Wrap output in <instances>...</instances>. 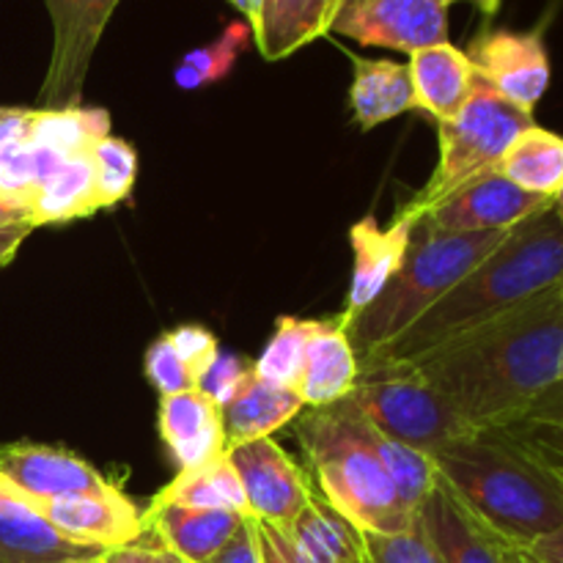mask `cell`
Listing matches in <instances>:
<instances>
[{"label": "cell", "mask_w": 563, "mask_h": 563, "mask_svg": "<svg viewBox=\"0 0 563 563\" xmlns=\"http://www.w3.org/2000/svg\"><path fill=\"white\" fill-rule=\"evenodd\" d=\"M498 174L520 190L555 201L563 187V137L531 124L500 157Z\"/></svg>", "instance_id": "cell-29"}, {"label": "cell", "mask_w": 563, "mask_h": 563, "mask_svg": "<svg viewBox=\"0 0 563 563\" xmlns=\"http://www.w3.org/2000/svg\"><path fill=\"white\" fill-rule=\"evenodd\" d=\"M553 198L533 196L511 185L498 170L467 181L449 198L434 203L423 223L440 234H473V231H511L522 220L553 207Z\"/></svg>", "instance_id": "cell-13"}, {"label": "cell", "mask_w": 563, "mask_h": 563, "mask_svg": "<svg viewBox=\"0 0 563 563\" xmlns=\"http://www.w3.org/2000/svg\"><path fill=\"white\" fill-rule=\"evenodd\" d=\"M526 555H528V553H526ZM528 559H531V555H528ZM531 561H533V559H531ZM533 563H537V561H533Z\"/></svg>", "instance_id": "cell-52"}, {"label": "cell", "mask_w": 563, "mask_h": 563, "mask_svg": "<svg viewBox=\"0 0 563 563\" xmlns=\"http://www.w3.org/2000/svg\"><path fill=\"white\" fill-rule=\"evenodd\" d=\"M553 473V471H550ZM563 482V478H561ZM522 553L531 555L537 563H563V528H559L555 533H550V537L539 539L533 548L522 550Z\"/></svg>", "instance_id": "cell-42"}, {"label": "cell", "mask_w": 563, "mask_h": 563, "mask_svg": "<svg viewBox=\"0 0 563 563\" xmlns=\"http://www.w3.org/2000/svg\"><path fill=\"white\" fill-rule=\"evenodd\" d=\"M416 220L407 214H396L388 229H379L377 218L366 214L350 229L352 253H355V267H352V284L346 291V306L339 313V322L346 324L355 319L372 300H377L396 269L405 262L412 242Z\"/></svg>", "instance_id": "cell-16"}, {"label": "cell", "mask_w": 563, "mask_h": 563, "mask_svg": "<svg viewBox=\"0 0 563 563\" xmlns=\"http://www.w3.org/2000/svg\"><path fill=\"white\" fill-rule=\"evenodd\" d=\"M555 209H559V214L563 218V187H561L559 196H555Z\"/></svg>", "instance_id": "cell-49"}, {"label": "cell", "mask_w": 563, "mask_h": 563, "mask_svg": "<svg viewBox=\"0 0 563 563\" xmlns=\"http://www.w3.org/2000/svg\"><path fill=\"white\" fill-rule=\"evenodd\" d=\"M286 563H366L363 533L346 522L328 500L313 493L289 528L278 531L258 522Z\"/></svg>", "instance_id": "cell-15"}, {"label": "cell", "mask_w": 563, "mask_h": 563, "mask_svg": "<svg viewBox=\"0 0 563 563\" xmlns=\"http://www.w3.org/2000/svg\"><path fill=\"white\" fill-rule=\"evenodd\" d=\"M251 372H253V366H247L242 357L223 355V352H220L218 361L212 363V368L203 374V379L198 388H201L207 396H212L220 407H225V401H229L231 396L242 388V383L251 377Z\"/></svg>", "instance_id": "cell-39"}, {"label": "cell", "mask_w": 563, "mask_h": 563, "mask_svg": "<svg viewBox=\"0 0 563 563\" xmlns=\"http://www.w3.org/2000/svg\"><path fill=\"white\" fill-rule=\"evenodd\" d=\"M22 223H31V218H27L25 209L16 207V203H11V201H5V198H0V231L11 229V225H22Z\"/></svg>", "instance_id": "cell-44"}, {"label": "cell", "mask_w": 563, "mask_h": 563, "mask_svg": "<svg viewBox=\"0 0 563 563\" xmlns=\"http://www.w3.org/2000/svg\"><path fill=\"white\" fill-rule=\"evenodd\" d=\"M157 563H185V561L176 559L174 553H168V550L159 548V544H157Z\"/></svg>", "instance_id": "cell-48"}, {"label": "cell", "mask_w": 563, "mask_h": 563, "mask_svg": "<svg viewBox=\"0 0 563 563\" xmlns=\"http://www.w3.org/2000/svg\"><path fill=\"white\" fill-rule=\"evenodd\" d=\"M20 500L27 509L36 511L42 520H47L60 537L82 544V548L113 550L126 548V544H141L148 537L143 509L121 489V484L97 489V493H77L53 500Z\"/></svg>", "instance_id": "cell-9"}, {"label": "cell", "mask_w": 563, "mask_h": 563, "mask_svg": "<svg viewBox=\"0 0 563 563\" xmlns=\"http://www.w3.org/2000/svg\"><path fill=\"white\" fill-rule=\"evenodd\" d=\"M443 3L451 5V3H462V0H443ZM467 3L476 5V9L482 11V14L495 16V14H498V9H500V3H504V0H467Z\"/></svg>", "instance_id": "cell-46"}, {"label": "cell", "mask_w": 563, "mask_h": 563, "mask_svg": "<svg viewBox=\"0 0 563 563\" xmlns=\"http://www.w3.org/2000/svg\"><path fill=\"white\" fill-rule=\"evenodd\" d=\"M416 522L440 563H504L506 544L484 531L440 482L418 506Z\"/></svg>", "instance_id": "cell-19"}, {"label": "cell", "mask_w": 563, "mask_h": 563, "mask_svg": "<svg viewBox=\"0 0 563 563\" xmlns=\"http://www.w3.org/2000/svg\"><path fill=\"white\" fill-rule=\"evenodd\" d=\"M559 478H561V476H559Z\"/></svg>", "instance_id": "cell-53"}, {"label": "cell", "mask_w": 563, "mask_h": 563, "mask_svg": "<svg viewBox=\"0 0 563 563\" xmlns=\"http://www.w3.org/2000/svg\"><path fill=\"white\" fill-rule=\"evenodd\" d=\"M203 563H264L262 559V537H258V522L245 520L240 531L231 537V542Z\"/></svg>", "instance_id": "cell-40"}, {"label": "cell", "mask_w": 563, "mask_h": 563, "mask_svg": "<svg viewBox=\"0 0 563 563\" xmlns=\"http://www.w3.org/2000/svg\"><path fill=\"white\" fill-rule=\"evenodd\" d=\"M412 363L473 432H500L563 388V284Z\"/></svg>", "instance_id": "cell-1"}, {"label": "cell", "mask_w": 563, "mask_h": 563, "mask_svg": "<svg viewBox=\"0 0 563 563\" xmlns=\"http://www.w3.org/2000/svg\"><path fill=\"white\" fill-rule=\"evenodd\" d=\"M341 0H262L253 42L264 60H284L333 31Z\"/></svg>", "instance_id": "cell-23"}, {"label": "cell", "mask_w": 563, "mask_h": 563, "mask_svg": "<svg viewBox=\"0 0 563 563\" xmlns=\"http://www.w3.org/2000/svg\"><path fill=\"white\" fill-rule=\"evenodd\" d=\"M509 231H473V234H440L418 220L410 251L385 284L377 300L368 302L355 319L344 324L357 357L388 346L412 328L434 302L443 300L471 269H476Z\"/></svg>", "instance_id": "cell-4"}, {"label": "cell", "mask_w": 563, "mask_h": 563, "mask_svg": "<svg viewBox=\"0 0 563 563\" xmlns=\"http://www.w3.org/2000/svg\"><path fill=\"white\" fill-rule=\"evenodd\" d=\"M110 135V115L102 108H66L42 110L33 108L31 137L42 146L53 148L60 157H75L88 152L93 143Z\"/></svg>", "instance_id": "cell-31"}, {"label": "cell", "mask_w": 563, "mask_h": 563, "mask_svg": "<svg viewBox=\"0 0 563 563\" xmlns=\"http://www.w3.org/2000/svg\"><path fill=\"white\" fill-rule=\"evenodd\" d=\"M478 80L533 113L550 86V58L539 31H484L465 49Z\"/></svg>", "instance_id": "cell-12"}, {"label": "cell", "mask_w": 563, "mask_h": 563, "mask_svg": "<svg viewBox=\"0 0 563 563\" xmlns=\"http://www.w3.org/2000/svg\"><path fill=\"white\" fill-rule=\"evenodd\" d=\"M159 438L179 471H192L229 451L223 407L201 388L159 396Z\"/></svg>", "instance_id": "cell-17"}, {"label": "cell", "mask_w": 563, "mask_h": 563, "mask_svg": "<svg viewBox=\"0 0 563 563\" xmlns=\"http://www.w3.org/2000/svg\"><path fill=\"white\" fill-rule=\"evenodd\" d=\"M357 379V355L339 317L317 319L306 350L297 396L308 410L344 401Z\"/></svg>", "instance_id": "cell-21"}, {"label": "cell", "mask_w": 563, "mask_h": 563, "mask_svg": "<svg viewBox=\"0 0 563 563\" xmlns=\"http://www.w3.org/2000/svg\"><path fill=\"white\" fill-rule=\"evenodd\" d=\"M0 484L25 500H53L77 493L113 487L80 454L60 445L9 443L0 445Z\"/></svg>", "instance_id": "cell-14"}, {"label": "cell", "mask_w": 563, "mask_h": 563, "mask_svg": "<svg viewBox=\"0 0 563 563\" xmlns=\"http://www.w3.org/2000/svg\"><path fill=\"white\" fill-rule=\"evenodd\" d=\"M0 498H3V487H0Z\"/></svg>", "instance_id": "cell-51"}, {"label": "cell", "mask_w": 563, "mask_h": 563, "mask_svg": "<svg viewBox=\"0 0 563 563\" xmlns=\"http://www.w3.org/2000/svg\"><path fill=\"white\" fill-rule=\"evenodd\" d=\"M302 410H306V405L297 396V390L267 383L256 372H251V377L242 383V388L223 407L229 449L240 443H251V440L273 438L280 427L295 421Z\"/></svg>", "instance_id": "cell-25"}, {"label": "cell", "mask_w": 563, "mask_h": 563, "mask_svg": "<svg viewBox=\"0 0 563 563\" xmlns=\"http://www.w3.org/2000/svg\"><path fill=\"white\" fill-rule=\"evenodd\" d=\"M66 563H102V555H93V559H80V561H66Z\"/></svg>", "instance_id": "cell-50"}, {"label": "cell", "mask_w": 563, "mask_h": 563, "mask_svg": "<svg viewBox=\"0 0 563 563\" xmlns=\"http://www.w3.org/2000/svg\"><path fill=\"white\" fill-rule=\"evenodd\" d=\"M410 80L416 108L427 110L438 124L456 119L476 86V71L465 49L451 42L432 44L410 55Z\"/></svg>", "instance_id": "cell-22"}, {"label": "cell", "mask_w": 563, "mask_h": 563, "mask_svg": "<svg viewBox=\"0 0 563 563\" xmlns=\"http://www.w3.org/2000/svg\"><path fill=\"white\" fill-rule=\"evenodd\" d=\"M531 124L533 113L511 104L493 86L476 77L471 99L456 113V119L438 124V165L427 185L401 207V214L418 223L434 203L449 198L462 185L498 170L500 157Z\"/></svg>", "instance_id": "cell-7"}, {"label": "cell", "mask_w": 563, "mask_h": 563, "mask_svg": "<svg viewBox=\"0 0 563 563\" xmlns=\"http://www.w3.org/2000/svg\"><path fill=\"white\" fill-rule=\"evenodd\" d=\"M350 58L355 64L350 104L361 130H374L383 121L416 108L407 64H396L388 58H357V55H350Z\"/></svg>", "instance_id": "cell-26"}, {"label": "cell", "mask_w": 563, "mask_h": 563, "mask_svg": "<svg viewBox=\"0 0 563 563\" xmlns=\"http://www.w3.org/2000/svg\"><path fill=\"white\" fill-rule=\"evenodd\" d=\"M102 563H157V544H126V548L104 550Z\"/></svg>", "instance_id": "cell-41"}, {"label": "cell", "mask_w": 563, "mask_h": 563, "mask_svg": "<svg viewBox=\"0 0 563 563\" xmlns=\"http://www.w3.org/2000/svg\"><path fill=\"white\" fill-rule=\"evenodd\" d=\"M3 487V484H0ZM104 550L82 548L60 537L47 520L27 509L3 487L0 498V563H66L102 555Z\"/></svg>", "instance_id": "cell-24"}, {"label": "cell", "mask_w": 563, "mask_h": 563, "mask_svg": "<svg viewBox=\"0 0 563 563\" xmlns=\"http://www.w3.org/2000/svg\"><path fill=\"white\" fill-rule=\"evenodd\" d=\"M33 231L31 223H22V225H11V229L0 231V267L14 262L16 251L22 247V242L27 240V234Z\"/></svg>", "instance_id": "cell-43"}, {"label": "cell", "mask_w": 563, "mask_h": 563, "mask_svg": "<svg viewBox=\"0 0 563 563\" xmlns=\"http://www.w3.org/2000/svg\"><path fill=\"white\" fill-rule=\"evenodd\" d=\"M152 500L154 504L234 511L240 517H251L245 489H242L240 473L231 465L229 451L218 456V460L207 462V465L192 467V471H179V476L170 484H165Z\"/></svg>", "instance_id": "cell-30"}, {"label": "cell", "mask_w": 563, "mask_h": 563, "mask_svg": "<svg viewBox=\"0 0 563 563\" xmlns=\"http://www.w3.org/2000/svg\"><path fill=\"white\" fill-rule=\"evenodd\" d=\"M363 544H366V563H440L418 526L399 537L363 533Z\"/></svg>", "instance_id": "cell-37"}, {"label": "cell", "mask_w": 563, "mask_h": 563, "mask_svg": "<svg viewBox=\"0 0 563 563\" xmlns=\"http://www.w3.org/2000/svg\"><path fill=\"white\" fill-rule=\"evenodd\" d=\"M504 563H533V561L528 559V555L522 553V550H511V548H506V553H504Z\"/></svg>", "instance_id": "cell-47"}, {"label": "cell", "mask_w": 563, "mask_h": 563, "mask_svg": "<svg viewBox=\"0 0 563 563\" xmlns=\"http://www.w3.org/2000/svg\"><path fill=\"white\" fill-rule=\"evenodd\" d=\"M168 339L174 344V350L181 355V361L192 368V374L198 377V385H201L203 374L212 368V363L220 355L218 339L207 328H201V324H181V328L170 330Z\"/></svg>", "instance_id": "cell-38"}, {"label": "cell", "mask_w": 563, "mask_h": 563, "mask_svg": "<svg viewBox=\"0 0 563 563\" xmlns=\"http://www.w3.org/2000/svg\"><path fill=\"white\" fill-rule=\"evenodd\" d=\"M93 187H97L99 209H110L130 198L137 179V154L121 137H102L91 146Z\"/></svg>", "instance_id": "cell-35"}, {"label": "cell", "mask_w": 563, "mask_h": 563, "mask_svg": "<svg viewBox=\"0 0 563 563\" xmlns=\"http://www.w3.org/2000/svg\"><path fill=\"white\" fill-rule=\"evenodd\" d=\"M229 460L240 473L251 517L269 528H289L317 493L311 473L302 471L273 438L234 445Z\"/></svg>", "instance_id": "cell-10"}, {"label": "cell", "mask_w": 563, "mask_h": 563, "mask_svg": "<svg viewBox=\"0 0 563 563\" xmlns=\"http://www.w3.org/2000/svg\"><path fill=\"white\" fill-rule=\"evenodd\" d=\"M53 20V55L38 91V108H77L93 49L119 0H44Z\"/></svg>", "instance_id": "cell-8"}, {"label": "cell", "mask_w": 563, "mask_h": 563, "mask_svg": "<svg viewBox=\"0 0 563 563\" xmlns=\"http://www.w3.org/2000/svg\"><path fill=\"white\" fill-rule=\"evenodd\" d=\"M335 405L344 412V421L346 427H350V432L355 434L363 445H368V449L374 451V456L383 462L390 482H394L396 493H399L401 504H405L412 515H418V506L423 504V498H427V495L432 493L434 484H438V473H434L432 460H429L427 454H421V451L410 449V445L377 432V429H374L372 423L363 421L346 401H335Z\"/></svg>", "instance_id": "cell-27"}, {"label": "cell", "mask_w": 563, "mask_h": 563, "mask_svg": "<svg viewBox=\"0 0 563 563\" xmlns=\"http://www.w3.org/2000/svg\"><path fill=\"white\" fill-rule=\"evenodd\" d=\"M33 108H0V198L31 218V201L66 157L31 137Z\"/></svg>", "instance_id": "cell-20"}, {"label": "cell", "mask_w": 563, "mask_h": 563, "mask_svg": "<svg viewBox=\"0 0 563 563\" xmlns=\"http://www.w3.org/2000/svg\"><path fill=\"white\" fill-rule=\"evenodd\" d=\"M143 372H146V379L157 388L159 396L185 394V390L198 388V377L181 361L179 352L174 350L168 333H163L148 344L146 357H143Z\"/></svg>", "instance_id": "cell-36"}, {"label": "cell", "mask_w": 563, "mask_h": 563, "mask_svg": "<svg viewBox=\"0 0 563 563\" xmlns=\"http://www.w3.org/2000/svg\"><path fill=\"white\" fill-rule=\"evenodd\" d=\"M333 31L366 47L412 55L449 42V5L443 0H341Z\"/></svg>", "instance_id": "cell-11"}, {"label": "cell", "mask_w": 563, "mask_h": 563, "mask_svg": "<svg viewBox=\"0 0 563 563\" xmlns=\"http://www.w3.org/2000/svg\"><path fill=\"white\" fill-rule=\"evenodd\" d=\"M99 212L97 187H93L91 148L75 157H66L60 168L44 181L42 190L31 201V223L38 225L71 223Z\"/></svg>", "instance_id": "cell-28"}, {"label": "cell", "mask_w": 563, "mask_h": 563, "mask_svg": "<svg viewBox=\"0 0 563 563\" xmlns=\"http://www.w3.org/2000/svg\"><path fill=\"white\" fill-rule=\"evenodd\" d=\"M462 509L511 550L563 528V482L504 432H478L429 456Z\"/></svg>", "instance_id": "cell-3"}, {"label": "cell", "mask_w": 563, "mask_h": 563, "mask_svg": "<svg viewBox=\"0 0 563 563\" xmlns=\"http://www.w3.org/2000/svg\"><path fill=\"white\" fill-rule=\"evenodd\" d=\"M231 3H234L236 9L245 14L247 25H251V31H253V27L258 25V11H262V0H231Z\"/></svg>", "instance_id": "cell-45"}, {"label": "cell", "mask_w": 563, "mask_h": 563, "mask_svg": "<svg viewBox=\"0 0 563 563\" xmlns=\"http://www.w3.org/2000/svg\"><path fill=\"white\" fill-rule=\"evenodd\" d=\"M346 405L377 432L432 456L473 432L454 407L418 374L412 363L388 357H357L355 388Z\"/></svg>", "instance_id": "cell-6"}, {"label": "cell", "mask_w": 563, "mask_h": 563, "mask_svg": "<svg viewBox=\"0 0 563 563\" xmlns=\"http://www.w3.org/2000/svg\"><path fill=\"white\" fill-rule=\"evenodd\" d=\"M146 533L154 544L174 553L185 563H203L218 555L231 542L242 522L251 517H240L234 511L218 509H190L176 504H148L143 509Z\"/></svg>", "instance_id": "cell-18"}, {"label": "cell", "mask_w": 563, "mask_h": 563, "mask_svg": "<svg viewBox=\"0 0 563 563\" xmlns=\"http://www.w3.org/2000/svg\"><path fill=\"white\" fill-rule=\"evenodd\" d=\"M563 284V218L548 207L509 231L476 269L374 357L416 361L438 346L528 306ZM368 357V355H366Z\"/></svg>", "instance_id": "cell-2"}, {"label": "cell", "mask_w": 563, "mask_h": 563, "mask_svg": "<svg viewBox=\"0 0 563 563\" xmlns=\"http://www.w3.org/2000/svg\"><path fill=\"white\" fill-rule=\"evenodd\" d=\"M539 465L563 478V388L539 401L522 421L500 429Z\"/></svg>", "instance_id": "cell-33"}, {"label": "cell", "mask_w": 563, "mask_h": 563, "mask_svg": "<svg viewBox=\"0 0 563 563\" xmlns=\"http://www.w3.org/2000/svg\"><path fill=\"white\" fill-rule=\"evenodd\" d=\"M251 36L253 31L247 22H229L225 31L220 33L214 42L190 49V53L179 60V66L174 69L176 86H179L181 91H198V88L220 82L231 69H234L236 58L245 53Z\"/></svg>", "instance_id": "cell-32"}, {"label": "cell", "mask_w": 563, "mask_h": 563, "mask_svg": "<svg viewBox=\"0 0 563 563\" xmlns=\"http://www.w3.org/2000/svg\"><path fill=\"white\" fill-rule=\"evenodd\" d=\"M297 418V440L308 456L313 487L346 522L372 537H399L418 526L383 462L350 432L339 405Z\"/></svg>", "instance_id": "cell-5"}, {"label": "cell", "mask_w": 563, "mask_h": 563, "mask_svg": "<svg viewBox=\"0 0 563 563\" xmlns=\"http://www.w3.org/2000/svg\"><path fill=\"white\" fill-rule=\"evenodd\" d=\"M313 328H317V319L280 317L275 324V335L267 341L258 361L253 363V372L267 383L297 390Z\"/></svg>", "instance_id": "cell-34"}]
</instances>
